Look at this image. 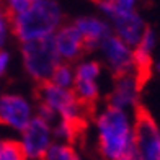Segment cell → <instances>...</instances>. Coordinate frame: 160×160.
Here are the masks:
<instances>
[{
  "instance_id": "1",
  "label": "cell",
  "mask_w": 160,
  "mask_h": 160,
  "mask_svg": "<svg viewBox=\"0 0 160 160\" xmlns=\"http://www.w3.org/2000/svg\"><path fill=\"white\" fill-rule=\"evenodd\" d=\"M98 152L105 160H124L136 154L134 126L124 110L106 105L95 119Z\"/></svg>"
},
{
  "instance_id": "2",
  "label": "cell",
  "mask_w": 160,
  "mask_h": 160,
  "mask_svg": "<svg viewBox=\"0 0 160 160\" xmlns=\"http://www.w3.org/2000/svg\"><path fill=\"white\" fill-rule=\"evenodd\" d=\"M64 13L56 0H39L31 3L25 12L10 17L12 31L23 42L54 36L62 26Z\"/></svg>"
},
{
  "instance_id": "3",
  "label": "cell",
  "mask_w": 160,
  "mask_h": 160,
  "mask_svg": "<svg viewBox=\"0 0 160 160\" xmlns=\"http://www.w3.org/2000/svg\"><path fill=\"white\" fill-rule=\"evenodd\" d=\"M21 57L26 74L38 83L49 82L54 69L62 62L54 44V36L23 42Z\"/></svg>"
},
{
  "instance_id": "4",
  "label": "cell",
  "mask_w": 160,
  "mask_h": 160,
  "mask_svg": "<svg viewBox=\"0 0 160 160\" xmlns=\"http://www.w3.org/2000/svg\"><path fill=\"white\" fill-rule=\"evenodd\" d=\"M38 103L48 106L56 116H59V121H65L69 124L85 128V108L78 103L77 97L72 90L56 87L51 82L39 83L38 87Z\"/></svg>"
},
{
  "instance_id": "5",
  "label": "cell",
  "mask_w": 160,
  "mask_h": 160,
  "mask_svg": "<svg viewBox=\"0 0 160 160\" xmlns=\"http://www.w3.org/2000/svg\"><path fill=\"white\" fill-rule=\"evenodd\" d=\"M134 147L139 160H160V128L147 108L134 110Z\"/></svg>"
},
{
  "instance_id": "6",
  "label": "cell",
  "mask_w": 160,
  "mask_h": 160,
  "mask_svg": "<svg viewBox=\"0 0 160 160\" xmlns=\"http://www.w3.org/2000/svg\"><path fill=\"white\" fill-rule=\"evenodd\" d=\"M100 10L110 18L111 21V31L114 36L128 44L131 49H134L141 41V36L145 30V25L142 17L136 10L126 12L121 10L116 3L113 2H100L98 3Z\"/></svg>"
},
{
  "instance_id": "7",
  "label": "cell",
  "mask_w": 160,
  "mask_h": 160,
  "mask_svg": "<svg viewBox=\"0 0 160 160\" xmlns=\"http://www.w3.org/2000/svg\"><path fill=\"white\" fill-rule=\"evenodd\" d=\"M100 51L103 54V59L110 69L111 75L116 78L126 77L134 74V56L132 49L128 44H124L118 36L113 33L103 39L100 44Z\"/></svg>"
},
{
  "instance_id": "8",
  "label": "cell",
  "mask_w": 160,
  "mask_h": 160,
  "mask_svg": "<svg viewBox=\"0 0 160 160\" xmlns=\"http://www.w3.org/2000/svg\"><path fill=\"white\" fill-rule=\"evenodd\" d=\"M51 139H52V124L34 114L33 119L28 122V126L21 131L20 142L28 158L42 160L52 144Z\"/></svg>"
},
{
  "instance_id": "9",
  "label": "cell",
  "mask_w": 160,
  "mask_h": 160,
  "mask_svg": "<svg viewBox=\"0 0 160 160\" xmlns=\"http://www.w3.org/2000/svg\"><path fill=\"white\" fill-rule=\"evenodd\" d=\"M33 105L23 95L18 93L0 95V124L21 132L33 119Z\"/></svg>"
},
{
  "instance_id": "10",
  "label": "cell",
  "mask_w": 160,
  "mask_h": 160,
  "mask_svg": "<svg viewBox=\"0 0 160 160\" xmlns=\"http://www.w3.org/2000/svg\"><path fill=\"white\" fill-rule=\"evenodd\" d=\"M54 44L62 62L70 64L85 54L82 34L78 33L74 23H62V26L54 34Z\"/></svg>"
},
{
  "instance_id": "11",
  "label": "cell",
  "mask_w": 160,
  "mask_h": 160,
  "mask_svg": "<svg viewBox=\"0 0 160 160\" xmlns=\"http://www.w3.org/2000/svg\"><path fill=\"white\" fill-rule=\"evenodd\" d=\"M142 88L137 83V80L134 77V74L116 78L114 80V87L111 93L108 95V105L119 108V110H129L132 108L136 110L139 106V97H141Z\"/></svg>"
},
{
  "instance_id": "12",
  "label": "cell",
  "mask_w": 160,
  "mask_h": 160,
  "mask_svg": "<svg viewBox=\"0 0 160 160\" xmlns=\"http://www.w3.org/2000/svg\"><path fill=\"white\" fill-rule=\"evenodd\" d=\"M72 23L75 25L78 33L82 34L85 52H92L95 49H100V44L103 42V39L113 33L111 26L98 17H80L75 18Z\"/></svg>"
},
{
  "instance_id": "13",
  "label": "cell",
  "mask_w": 160,
  "mask_h": 160,
  "mask_svg": "<svg viewBox=\"0 0 160 160\" xmlns=\"http://www.w3.org/2000/svg\"><path fill=\"white\" fill-rule=\"evenodd\" d=\"M74 80H75L74 67H72L69 62H61L54 69L52 75H51V78H49V82L52 85H56V87H61V88L72 90V87H74Z\"/></svg>"
},
{
  "instance_id": "14",
  "label": "cell",
  "mask_w": 160,
  "mask_h": 160,
  "mask_svg": "<svg viewBox=\"0 0 160 160\" xmlns=\"http://www.w3.org/2000/svg\"><path fill=\"white\" fill-rule=\"evenodd\" d=\"M75 72V80H90V82H98V77L101 74V64L98 61H82L77 64L74 69Z\"/></svg>"
},
{
  "instance_id": "15",
  "label": "cell",
  "mask_w": 160,
  "mask_h": 160,
  "mask_svg": "<svg viewBox=\"0 0 160 160\" xmlns=\"http://www.w3.org/2000/svg\"><path fill=\"white\" fill-rule=\"evenodd\" d=\"M0 160H28L23 145L15 139L0 141Z\"/></svg>"
},
{
  "instance_id": "16",
  "label": "cell",
  "mask_w": 160,
  "mask_h": 160,
  "mask_svg": "<svg viewBox=\"0 0 160 160\" xmlns=\"http://www.w3.org/2000/svg\"><path fill=\"white\" fill-rule=\"evenodd\" d=\"M42 160H80V158L70 144L56 142V144H51V147L48 149Z\"/></svg>"
},
{
  "instance_id": "17",
  "label": "cell",
  "mask_w": 160,
  "mask_h": 160,
  "mask_svg": "<svg viewBox=\"0 0 160 160\" xmlns=\"http://www.w3.org/2000/svg\"><path fill=\"white\" fill-rule=\"evenodd\" d=\"M155 42H157V34L154 31V28L145 26V30L141 36L139 44H137L134 49H141V51H144V52L152 54V51H154V48H155Z\"/></svg>"
},
{
  "instance_id": "18",
  "label": "cell",
  "mask_w": 160,
  "mask_h": 160,
  "mask_svg": "<svg viewBox=\"0 0 160 160\" xmlns=\"http://www.w3.org/2000/svg\"><path fill=\"white\" fill-rule=\"evenodd\" d=\"M10 30H12L10 15L2 5V2H0V49H3V44L7 42V38L10 34Z\"/></svg>"
},
{
  "instance_id": "19",
  "label": "cell",
  "mask_w": 160,
  "mask_h": 160,
  "mask_svg": "<svg viewBox=\"0 0 160 160\" xmlns=\"http://www.w3.org/2000/svg\"><path fill=\"white\" fill-rule=\"evenodd\" d=\"M10 65V52L5 49H0V75H3Z\"/></svg>"
},
{
  "instance_id": "20",
  "label": "cell",
  "mask_w": 160,
  "mask_h": 160,
  "mask_svg": "<svg viewBox=\"0 0 160 160\" xmlns=\"http://www.w3.org/2000/svg\"><path fill=\"white\" fill-rule=\"evenodd\" d=\"M111 2L118 5L121 10L132 12V10H136V2H137V0H111Z\"/></svg>"
},
{
  "instance_id": "21",
  "label": "cell",
  "mask_w": 160,
  "mask_h": 160,
  "mask_svg": "<svg viewBox=\"0 0 160 160\" xmlns=\"http://www.w3.org/2000/svg\"><path fill=\"white\" fill-rule=\"evenodd\" d=\"M155 69H157V70H158V72H160V61H158V62H157V65H155Z\"/></svg>"
}]
</instances>
